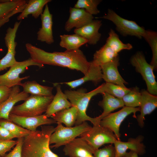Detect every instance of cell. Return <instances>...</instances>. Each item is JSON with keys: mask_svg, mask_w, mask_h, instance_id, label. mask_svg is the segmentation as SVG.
Returning <instances> with one entry per match:
<instances>
[{"mask_svg": "<svg viewBox=\"0 0 157 157\" xmlns=\"http://www.w3.org/2000/svg\"><path fill=\"white\" fill-rule=\"evenodd\" d=\"M24 138H17V143L13 149L2 157H22V150Z\"/></svg>", "mask_w": 157, "mask_h": 157, "instance_id": "obj_37", "label": "cell"}, {"mask_svg": "<svg viewBox=\"0 0 157 157\" xmlns=\"http://www.w3.org/2000/svg\"><path fill=\"white\" fill-rule=\"evenodd\" d=\"M118 56L112 61L100 66L102 78L106 83H112L126 87L127 83L120 75L118 67L119 65Z\"/></svg>", "mask_w": 157, "mask_h": 157, "instance_id": "obj_16", "label": "cell"}, {"mask_svg": "<svg viewBox=\"0 0 157 157\" xmlns=\"http://www.w3.org/2000/svg\"><path fill=\"white\" fill-rule=\"evenodd\" d=\"M148 43L152 51V57L150 64L154 70L157 68V33L156 32L146 31L143 37Z\"/></svg>", "mask_w": 157, "mask_h": 157, "instance_id": "obj_32", "label": "cell"}, {"mask_svg": "<svg viewBox=\"0 0 157 157\" xmlns=\"http://www.w3.org/2000/svg\"><path fill=\"white\" fill-rule=\"evenodd\" d=\"M51 1V0L28 1L24 9L17 17V19L21 21L27 18L30 14H31L34 18H37L42 13L44 6Z\"/></svg>", "mask_w": 157, "mask_h": 157, "instance_id": "obj_24", "label": "cell"}, {"mask_svg": "<svg viewBox=\"0 0 157 157\" xmlns=\"http://www.w3.org/2000/svg\"><path fill=\"white\" fill-rule=\"evenodd\" d=\"M25 47L31 58L38 64L66 67L79 71L84 75L88 72L90 62L79 49L64 52H49L30 43H26Z\"/></svg>", "mask_w": 157, "mask_h": 157, "instance_id": "obj_1", "label": "cell"}, {"mask_svg": "<svg viewBox=\"0 0 157 157\" xmlns=\"http://www.w3.org/2000/svg\"><path fill=\"white\" fill-rule=\"evenodd\" d=\"M60 46L66 49V50L72 51L79 49L84 44L88 43L87 41L83 38L77 34H64L60 36Z\"/></svg>", "mask_w": 157, "mask_h": 157, "instance_id": "obj_27", "label": "cell"}, {"mask_svg": "<svg viewBox=\"0 0 157 157\" xmlns=\"http://www.w3.org/2000/svg\"><path fill=\"white\" fill-rule=\"evenodd\" d=\"M12 90L5 86L0 85V103L4 101L9 97Z\"/></svg>", "mask_w": 157, "mask_h": 157, "instance_id": "obj_40", "label": "cell"}, {"mask_svg": "<svg viewBox=\"0 0 157 157\" xmlns=\"http://www.w3.org/2000/svg\"><path fill=\"white\" fill-rule=\"evenodd\" d=\"M69 12V18L65 26V29L68 32L74 28H81L94 20L93 16L83 9L70 7Z\"/></svg>", "mask_w": 157, "mask_h": 157, "instance_id": "obj_14", "label": "cell"}, {"mask_svg": "<svg viewBox=\"0 0 157 157\" xmlns=\"http://www.w3.org/2000/svg\"><path fill=\"white\" fill-rule=\"evenodd\" d=\"M55 128L50 125L41 126L40 130L31 131L24 138L22 157H59L51 149L49 138Z\"/></svg>", "mask_w": 157, "mask_h": 157, "instance_id": "obj_2", "label": "cell"}, {"mask_svg": "<svg viewBox=\"0 0 157 157\" xmlns=\"http://www.w3.org/2000/svg\"><path fill=\"white\" fill-rule=\"evenodd\" d=\"M35 65L40 67L43 65L38 64L31 58L22 61H16L6 73L0 75V85L11 88L16 85H21V81L28 78L29 76L21 78L20 74L23 73L28 67Z\"/></svg>", "mask_w": 157, "mask_h": 157, "instance_id": "obj_9", "label": "cell"}, {"mask_svg": "<svg viewBox=\"0 0 157 157\" xmlns=\"http://www.w3.org/2000/svg\"><path fill=\"white\" fill-rule=\"evenodd\" d=\"M23 91L31 95L40 96H49L53 95V88L41 85L35 81H28L22 83Z\"/></svg>", "mask_w": 157, "mask_h": 157, "instance_id": "obj_28", "label": "cell"}, {"mask_svg": "<svg viewBox=\"0 0 157 157\" xmlns=\"http://www.w3.org/2000/svg\"><path fill=\"white\" fill-rule=\"evenodd\" d=\"M54 96H40L31 95L22 104L14 106L10 113L23 117L41 115L46 112Z\"/></svg>", "mask_w": 157, "mask_h": 157, "instance_id": "obj_4", "label": "cell"}, {"mask_svg": "<svg viewBox=\"0 0 157 157\" xmlns=\"http://www.w3.org/2000/svg\"><path fill=\"white\" fill-rule=\"evenodd\" d=\"M29 96L28 94L20 91L19 86L12 88L8 98L0 103V119H8L9 115L15 104L25 100Z\"/></svg>", "mask_w": 157, "mask_h": 157, "instance_id": "obj_18", "label": "cell"}, {"mask_svg": "<svg viewBox=\"0 0 157 157\" xmlns=\"http://www.w3.org/2000/svg\"><path fill=\"white\" fill-rule=\"evenodd\" d=\"M106 44L117 53L122 50H130L133 48L130 44L122 42L117 34L112 29H111L109 31Z\"/></svg>", "mask_w": 157, "mask_h": 157, "instance_id": "obj_31", "label": "cell"}, {"mask_svg": "<svg viewBox=\"0 0 157 157\" xmlns=\"http://www.w3.org/2000/svg\"><path fill=\"white\" fill-rule=\"evenodd\" d=\"M63 151L69 157H83L92 155L94 150L82 138H76L64 146Z\"/></svg>", "mask_w": 157, "mask_h": 157, "instance_id": "obj_15", "label": "cell"}, {"mask_svg": "<svg viewBox=\"0 0 157 157\" xmlns=\"http://www.w3.org/2000/svg\"><path fill=\"white\" fill-rule=\"evenodd\" d=\"M138 155L135 152L130 151L128 152L127 151L122 157H138Z\"/></svg>", "mask_w": 157, "mask_h": 157, "instance_id": "obj_42", "label": "cell"}, {"mask_svg": "<svg viewBox=\"0 0 157 157\" xmlns=\"http://www.w3.org/2000/svg\"><path fill=\"white\" fill-rule=\"evenodd\" d=\"M94 150L107 144H114L117 140L114 133L108 129L99 124L93 125L80 135Z\"/></svg>", "mask_w": 157, "mask_h": 157, "instance_id": "obj_8", "label": "cell"}, {"mask_svg": "<svg viewBox=\"0 0 157 157\" xmlns=\"http://www.w3.org/2000/svg\"><path fill=\"white\" fill-rule=\"evenodd\" d=\"M140 111V107L132 108L124 106L119 111L111 113L103 118L99 124L112 131L118 140H121L120 126L124 119L128 115L133 113V117L136 118V113Z\"/></svg>", "mask_w": 157, "mask_h": 157, "instance_id": "obj_10", "label": "cell"}, {"mask_svg": "<svg viewBox=\"0 0 157 157\" xmlns=\"http://www.w3.org/2000/svg\"><path fill=\"white\" fill-rule=\"evenodd\" d=\"M95 18H103L112 21L115 25L116 29L124 36H133L141 38L143 37L146 31L135 22L122 18L110 9L108 10L107 14L102 17Z\"/></svg>", "mask_w": 157, "mask_h": 157, "instance_id": "obj_7", "label": "cell"}, {"mask_svg": "<svg viewBox=\"0 0 157 157\" xmlns=\"http://www.w3.org/2000/svg\"><path fill=\"white\" fill-rule=\"evenodd\" d=\"M117 56L118 53L106 43L96 51L92 61L95 65L100 66L112 61Z\"/></svg>", "mask_w": 157, "mask_h": 157, "instance_id": "obj_26", "label": "cell"}, {"mask_svg": "<svg viewBox=\"0 0 157 157\" xmlns=\"http://www.w3.org/2000/svg\"><path fill=\"white\" fill-rule=\"evenodd\" d=\"M102 79V73L100 66L94 64L92 61L87 73L83 77L71 81L57 83L59 84L67 85L71 88H75L88 81H92L95 84H97Z\"/></svg>", "mask_w": 157, "mask_h": 157, "instance_id": "obj_22", "label": "cell"}, {"mask_svg": "<svg viewBox=\"0 0 157 157\" xmlns=\"http://www.w3.org/2000/svg\"><path fill=\"white\" fill-rule=\"evenodd\" d=\"M17 143V140H0V156L2 157L7 152L10 151L11 149Z\"/></svg>", "mask_w": 157, "mask_h": 157, "instance_id": "obj_38", "label": "cell"}, {"mask_svg": "<svg viewBox=\"0 0 157 157\" xmlns=\"http://www.w3.org/2000/svg\"><path fill=\"white\" fill-rule=\"evenodd\" d=\"M77 113V108L73 106L56 113L51 117L57 123L63 124L67 127H72L75 125Z\"/></svg>", "mask_w": 157, "mask_h": 157, "instance_id": "obj_25", "label": "cell"}, {"mask_svg": "<svg viewBox=\"0 0 157 157\" xmlns=\"http://www.w3.org/2000/svg\"><path fill=\"white\" fill-rule=\"evenodd\" d=\"M101 1V0H78L74 7L84 9L91 15H96L100 13L97 7Z\"/></svg>", "mask_w": 157, "mask_h": 157, "instance_id": "obj_34", "label": "cell"}, {"mask_svg": "<svg viewBox=\"0 0 157 157\" xmlns=\"http://www.w3.org/2000/svg\"><path fill=\"white\" fill-rule=\"evenodd\" d=\"M41 27L37 33L38 40L51 44L54 42L52 31V15L49 10L48 4L41 15Z\"/></svg>", "mask_w": 157, "mask_h": 157, "instance_id": "obj_17", "label": "cell"}, {"mask_svg": "<svg viewBox=\"0 0 157 157\" xmlns=\"http://www.w3.org/2000/svg\"><path fill=\"white\" fill-rule=\"evenodd\" d=\"M53 84L56 87V93L45 112V114L48 117L58 112L73 106L65 94L62 92L60 85L57 83Z\"/></svg>", "mask_w": 157, "mask_h": 157, "instance_id": "obj_21", "label": "cell"}, {"mask_svg": "<svg viewBox=\"0 0 157 157\" xmlns=\"http://www.w3.org/2000/svg\"><path fill=\"white\" fill-rule=\"evenodd\" d=\"M8 119L22 127L31 131H35L39 126L57 123L52 118L47 117L45 114L33 117H23L10 113Z\"/></svg>", "mask_w": 157, "mask_h": 157, "instance_id": "obj_12", "label": "cell"}, {"mask_svg": "<svg viewBox=\"0 0 157 157\" xmlns=\"http://www.w3.org/2000/svg\"><path fill=\"white\" fill-rule=\"evenodd\" d=\"M26 4L18 7L11 12L7 15L0 18V28L9 21L10 18L14 15L21 12L25 8Z\"/></svg>", "mask_w": 157, "mask_h": 157, "instance_id": "obj_39", "label": "cell"}, {"mask_svg": "<svg viewBox=\"0 0 157 157\" xmlns=\"http://www.w3.org/2000/svg\"><path fill=\"white\" fill-rule=\"evenodd\" d=\"M0 157H1L0 156Z\"/></svg>", "mask_w": 157, "mask_h": 157, "instance_id": "obj_44", "label": "cell"}, {"mask_svg": "<svg viewBox=\"0 0 157 157\" xmlns=\"http://www.w3.org/2000/svg\"><path fill=\"white\" fill-rule=\"evenodd\" d=\"M124 106L132 108L140 107L142 95L137 87L131 88V90L122 99Z\"/></svg>", "mask_w": 157, "mask_h": 157, "instance_id": "obj_30", "label": "cell"}, {"mask_svg": "<svg viewBox=\"0 0 157 157\" xmlns=\"http://www.w3.org/2000/svg\"><path fill=\"white\" fill-rule=\"evenodd\" d=\"M104 92V83L96 89L90 92H85L84 90H66L64 93L68 100L73 106H75L78 110L77 116L74 125L80 124L83 122L89 121L93 125L99 124L96 117H92L86 114V110L89 103L94 96Z\"/></svg>", "mask_w": 157, "mask_h": 157, "instance_id": "obj_3", "label": "cell"}, {"mask_svg": "<svg viewBox=\"0 0 157 157\" xmlns=\"http://www.w3.org/2000/svg\"><path fill=\"white\" fill-rule=\"evenodd\" d=\"M21 21L16 22L13 28L9 27L6 30L4 40L8 49L6 55L0 60V72L10 67L17 61L15 58L17 44L15 38Z\"/></svg>", "mask_w": 157, "mask_h": 157, "instance_id": "obj_11", "label": "cell"}, {"mask_svg": "<svg viewBox=\"0 0 157 157\" xmlns=\"http://www.w3.org/2000/svg\"><path fill=\"white\" fill-rule=\"evenodd\" d=\"M14 138L8 131L0 125V140H11Z\"/></svg>", "mask_w": 157, "mask_h": 157, "instance_id": "obj_41", "label": "cell"}, {"mask_svg": "<svg viewBox=\"0 0 157 157\" xmlns=\"http://www.w3.org/2000/svg\"><path fill=\"white\" fill-rule=\"evenodd\" d=\"M102 24L101 20H93L81 28L75 29L74 32L85 39L88 44L94 45L101 38V34L99 31Z\"/></svg>", "mask_w": 157, "mask_h": 157, "instance_id": "obj_20", "label": "cell"}, {"mask_svg": "<svg viewBox=\"0 0 157 157\" xmlns=\"http://www.w3.org/2000/svg\"><path fill=\"white\" fill-rule=\"evenodd\" d=\"M25 0H0V18L6 16L16 8L26 4Z\"/></svg>", "mask_w": 157, "mask_h": 157, "instance_id": "obj_33", "label": "cell"}, {"mask_svg": "<svg viewBox=\"0 0 157 157\" xmlns=\"http://www.w3.org/2000/svg\"><path fill=\"white\" fill-rule=\"evenodd\" d=\"M102 99L100 101L98 105L103 110L101 115L96 117L98 122L100 121L113 111L124 106L122 99L116 98L106 92L102 93Z\"/></svg>", "mask_w": 157, "mask_h": 157, "instance_id": "obj_23", "label": "cell"}, {"mask_svg": "<svg viewBox=\"0 0 157 157\" xmlns=\"http://www.w3.org/2000/svg\"><path fill=\"white\" fill-rule=\"evenodd\" d=\"M144 138L143 136L139 135L135 138H129L126 142L116 140L113 144L116 157H122L128 149L138 155H144L146 152V147L143 143Z\"/></svg>", "mask_w": 157, "mask_h": 157, "instance_id": "obj_13", "label": "cell"}, {"mask_svg": "<svg viewBox=\"0 0 157 157\" xmlns=\"http://www.w3.org/2000/svg\"><path fill=\"white\" fill-rule=\"evenodd\" d=\"M93 155L94 157H116L115 148L112 144L95 150Z\"/></svg>", "mask_w": 157, "mask_h": 157, "instance_id": "obj_36", "label": "cell"}, {"mask_svg": "<svg viewBox=\"0 0 157 157\" xmlns=\"http://www.w3.org/2000/svg\"><path fill=\"white\" fill-rule=\"evenodd\" d=\"M0 125L8 131L15 138H17L26 136L31 132L16 124L9 119H0Z\"/></svg>", "mask_w": 157, "mask_h": 157, "instance_id": "obj_29", "label": "cell"}, {"mask_svg": "<svg viewBox=\"0 0 157 157\" xmlns=\"http://www.w3.org/2000/svg\"><path fill=\"white\" fill-rule=\"evenodd\" d=\"M83 157H94L93 155H89V156H85Z\"/></svg>", "mask_w": 157, "mask_h": 157, "instance_id": "obj_43", "label": "cell"}, {"mask_svg": "<svg viewBox=\"0 0 157 157\" xmlns=\"http://www.w3.org/2000/svg\"><path fill=\"white\" fill-rule=\"evenodd\" d=\"M131 89V88L124 87L112 83H104V92L120 99H122Z\"/></svg>", "mask_w": 157, "mask_h": 157, "instance_id": "obj_35", "label": "cell"}, {"mask_svg": "<svg viewBox=\"0 0 157 157\" xmlns=\"http://www.w3.org/2000/svg\"><path fill=\"white\" fill-rule=\"evenodd\" d=\"M57 124L54 131L49 138V144H53L50 146V148H57L65 145L92 127L86 121L70 127L65 126L60 123Z\"/></svg>", "mask_w": 157, "mask_h": 157, "instance_id": "obj_5", "label": "cell"}, {"mask_svg": "<svg viewBox=\"0 0 157 157\" xmlns=\"http://www.w3.org/2000/svg\"><path fill=\"white\" fill-rule=\"evenodd\" d=\"M130 62L145 81L147 91L151 94L157 95V83L153 72L154 68L146 61L143 54L140 51L137 52L131 58Z\"/></svg>", "mask_w": 157, "mask_h": 157, "instance_id": "obj_6", "label": "cell"}, {"mask_svg": "<svg viewBox=\"0 0 157 157\" xmlns=\"http://www.w3.org/2000/svg\"><path fill=\"white\" fill-rule=\"evenodd\" d=\"M142 100L140 106V114L136 118L138 125L142 128L144 126L145 116L151 113L157 107V96L151 94L145 89L141 91Z\"/></svg>", "mask_w": 157, "mask_h": 157, "instance_id": "obj_19", "label": "cell"}]
</instances>
